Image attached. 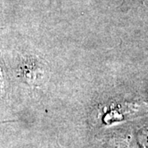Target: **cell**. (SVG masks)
Segmentation results:
<instances>
[{"instance_id":"cell-1","label":"cell","mask_w":148,"mask_h":148,"mask_svg":"<svg viewBox=\"0 0 148 148\" xmlns=\"http://www.w3.org/2000/svg\"><path fill=\"white\" fill-rule=\"evenodd\" d=\"M3 90H4V80H3L2 69L0 68V98L3 95Z\"/></svg>"}]
</instances>
